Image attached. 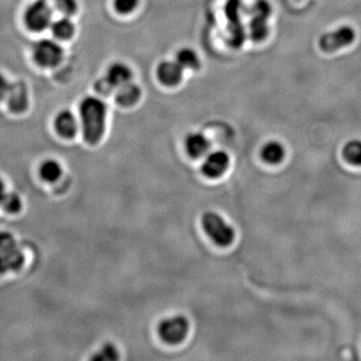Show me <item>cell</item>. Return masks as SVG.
I'll list each match as a JSON object with an SVG mask.
<instances>
[{"mask_svg": "<svg viewBox=\"0 0 361 361\" xmlns=\"http://www.w3.org/2000/svg\"><path fill=\"white\" fill-rule=\"evenodd\" d=\"M80 117L84 140L90 145H97L106 130V104L99 97H86L80 104Z\"/></svg>", "mask_w": 361, "mask_h": 361, "instance_id": "1", "label": "cell"}, {"mask_svg": "<svg viewBox=\"0 0 361 361\" xmlns=\"http://www.w3.org/2000/svg\"><path fill=\"white\" fill-rule=\"evenodd\" d=\"M202 227L211 240L220 247H226L234 242V229L217 213H205L202 217Z\"/></svg>", "mask_w": 361, "mask_h": 361, "instance_id": "2", "label": "cell"}, {"mask_svg": "<svg viewBox=\"0 0 361 361\" xmlns=\"http://www.w3.org/2000/svg\"><path fill=\"white\" fill-rule=\"evenodd\" d=\"M189 328L190 324L188 319L182 315H178L161 321L158 325V334L164 342L178 345L188 336Z\"/></svg>", "mask_w": 361, "mask_h": 361, "instance_id": "3", "label": "cell"}, {"mask_svg": "<svg viewBox=\"0 0 361 361\" xmlns=\"http://www.w3.org/2000/svg\"><path fill=\"white\" fill-rule=\"evenodd\" d=\"M25 25L32 32H43L51 25L52 10L47 0H36L25 13Z\"/></svg>", "mask_w": 361, "mask_h": 361, "instance_id": "4", "label": "cell"}, {"mask_svg": "<svg viewBox=\"0 0 361 361\" xmlns=\"http://www.w3.org/2000/svg\"><path fill=\"white\" fill-rule=\"evenodd\" d=\"M34 60L43 67H54L60 65L64 58V49L60 43L52 39H40L32 49Z\"/></svg>", "mask_w": 361, "mask_h": 361, "instance_id": "5", "label": "cell"}, {"mask_svg": "<svg viewBox=\"0 0 361 361\" xmlns=\"http://www.w3.org/2000/svg\"><path fill=\"white\" fill-rule=\"evenodd\" d=\"M356 39V30L351 26H340L334 32H326L319 38L318 43L321 51L334 52L349 47Z\"/></svg>", "mask_w": 361, "mask_h": 361, "instance_id": "6", "label": "cell"}, {"mask_svg": "<svg viewBox=\"0 0 361 361\" xmlns=\"http://www.w3.org/2000/svg\"><path fill=\"white\" fill-rule=\"evenodd\" d=\"M270 5L266 0H258L253 8V16L250 21V36L256 41H261L268 34L267 19L270 14Z\"/></svg>", "mask_w": 361, "mask_h": 361, "instance_id": "7", "label": "cell"}, {"mask_svg": "<svg viewBox=\"0 0 361 361\" xmlns=\"http://www.w3.org/2000/svg\"><path fill=\"white\" fill-rule=\"evenodd\" d=\"M229 156L223 151L213 152L209 154L202 165V172L207 178L217 179L221 177L228 166H229Z\"/></svg>", "mask_w": 361, "mask_h": 361, "instance_id": "8", "label": "cell"}, {"mask_svg": "<svg viewBox=\"0 0 361 361\" xmlns=\"http://www.w3.org/2000/svg\"><path fill=\"white\" fill-rule=\"evenodd\" d=\"M184 69L177 60H164L156 67V77L161 84L167 86H175L179 84L183 78Z\"/></svg>", "mask_w": 361, "mask_h": 361, "instance_id": "9", "label": "cell"}, {"mask_svg": "<svg viewBox=\"0 0 361 361\" xmlns=\"http://www.w3.org/2000/svg\"><path fill=\"white\" fill-rule=\"evenodd\" d=\"M13 114H23L28 108V91L23 82H13L12 91L6 99Z\"/></svg>", "mask_w": 361, "mask_h": 361, "instance_id": "10", "label": "cell"}, {"mask_svg": "<svg viewBox=\"0 0 361 361\" xmlns=\"http://www.w3.org/2000/svg\"><path fill=\"white\" fill-rule=\"evenodd\" d=\"M25 254L19 247L0 251V275L19 271L25 264Z\"/></svg>", "mask_w": 361, "mask_h": 361, "instance_id": "11", "label": "cell"}, {"mask_svg": "<svg viewBox=\"0 0 361 361\" xmlns=\"http://www.w3.org/2000/svg\"><path fill=\"white\" fill-rule=\"evenodd\" d=\"M54 129L62 138L73 139L78 129L77 117L71 110H62L54 119Z\"/></svg>", "mask_w": 361, "mask_h": 361, "instance_id": "12", "label": "cell"}, {"mask_svg": "<svg viewBox=\"0 0 361 361\" xmlns=\"http://www.w3.org/2000/svg\"><path fill=\"white\" fill-rule=\"evenodd\" d=\"M132 71L129 65L123 62H115L108 67L104 80L113 89H117L132 82Z\"/></svg>", "mask_w": 361, "mask_h": 361, "instance_id": "13", "label": "cell"}, {"mask_svg": "<svg viewBox=\"0 0 361 361\" xmlns=\"http://www.w3.org/2000/svg\"><path fill=\"white\" fill-rule=\"evenodd\" d=\"M185 148L191 158L199 159L208 153L210 149V142L203 134L192 132L187 137L185 141Z\"/></svg>", "mask_w": 361, "mask_h": 361, "instance_id": "14", "label": "cell"}, {"mask_svg": "<svg viewBox=\"0 0 361 361\" xmlns=\"http://www.w3.org/2000/svg\"><path fill=\"white\" fill-rule=\"evenodd\" d=\"M141 95H142V91H141L140 86L130 82L117 88L116 101L119 106L129 108L140 101Z\"/></svg>", "mask_w": 361, "mask_h": 361, "instance_id": "15", "label": "cell"}, {"mask_svg": "<svg viewBox=\"0 0 361 361\" xmlns=\"http://www.w3.org/2000/svg\"><path fill=\"white\" fill-rule=\"evenodd\" d=\"M284 156L283 145L279 142H276V141H271V142L265 143L261 150V156L267 164H279L283 160Z\"/></svg>", "mask_w": 361, "mask_h": 361, "instance_id": "16", "label": "cell"}, {"mask_svg": "<svg viewBox=\"0 0 361 361\" xmlns=\"http://www.w3.org/2000/svg\"><path fill=\"white\" fill-rule=\"evenodd\" d=\"M51 28L52 34L56 38L62 39V40L73 38L75 32V25L69 19V16L62 17V19L52 21Z\"/></svg>", "mask_w": 361, "mask_h": 361, "instance_id": "17", "label": "cell"}, {"mask_svg": "<svg viewBox=\"0 0 361 361\" xmlns=\"http://www.w3.org/2000/svg\"><path fill=\"white\" fill-rule=\"evenodd\" d=\"M62 173V166L54 160H47L39 167V176L47 183L56 182L60 179Z\"/></svg>", "mask_w": 361, "mask_h": 361, "instance_id": "18", "label": "cell"}, {"mask_svg": "<svg viewBox=\"0 0 361 361\" xmlns=\"http://www.w3.org/2000/svg\"><path fill=\"white\" fill-rule=\"evenodd\" d=\"M176 60L184 69H197L201 65L197 52L192 49H189V47L180 49L176 54Z\"/></svg>", "mask_w": 361, "mask_h": 361, "instance_id": "19", "label": "cell"}, {"mask_svg": "<svg viewBox=\"0 0 361 361\" xmlns=\"http://www.w3.org/2000/svg\"><path fill=\"white\" fill-rule=\"evenodd\" d=\"M342 155L349 164L361 166V141L351 140L345 143Z\"/></svg>", "mask_w": 361, "mask_h": 361, "instance_id": "20", "label": "cell"}, {"mask_svg": "<svg viewBox=\"0 0 361 361\" xmlns=\"http://www.w3.org/2000/svg\"><path fill=\"white\" fill-rule=\"evenodd\" d=\"M0 207L6 213L16 214L23 208V202H21V197L16 193L6 192L1 201H0Z\"/></svg>", "mask_w": 361, "mask_h": 361, "instance_id": "21", "label": "cell"}, {"mask_svg": "<svg viewBox=\"0 0 361 361\" xmlns=\"http://www.w3.org/2000/svg\"><path fill=\"white\" fill-rule=\"evenodd\" d=\"M119 356L114 345L106 343L97 352L91 360L95 361H114L119 360Z\"/></svg>", "mask_w": 361, "mask_h": 361, "instance_id": "22", "label": "cell"}, {"mask_svg": "<svg viewBox=\"0 0 361 361\" xmlns=\"http://www.w3.org/2000/svg\"><path fill=\"white\" fill-rule=\"evenodd\" d=\"M54 6L65 16H71L78 12L77 0H54Z\"/></svg>", "mask_w": 361, "mask_h": 361, "instance_id": "23", "label": "cell"}, {"mask_svg": "<svg viewBox=\"0 0 361 361\" xmlns=\"http://www.w3.org/2000/svg\"><path fill=\"white\" fill-rule=\"evenodd\" d=\"M140 0H114L115 8L121 14H128L138 8Z\"/></svg>", "mask_w": 361, "mask_h": 361, "instance_id": "24", "label": "cell"}, {"mask_svg": "<svg viewBox=\"0 0 361 361\" xmlns=\"http://www.w3.org/2000/svg\"><path fill=\"white\" fill-rule=\"evenodd\" d=\"M16 246V241L13 235L8 232H0V251L12 249Z\"/></svg>", "mask_w": 361, "mask_h": 361, "instance_id": "25", "label": "cell"}, {"mask_svg": "<svg viewBox=\"0 0 361 361\" xmlns=\"http://www.w3.org/2000/svg\"><path fill=\"white\" fill-rule=\"evenodd\" d=\"M12 88V82H10V80L0 73V101H6Z\"/></svg>", "mask_w": 361, "mask_h": 361, "instance_id": "26", "label": "cell"}, {"mask_svg": "<svg viewBox=\"0 0 361 361\" xmlns=\"http://www.w3.org/2000/svg\"><path fill=\"white\" fill-rule=\"evenodd\" d=\"M5 186H4V183L2 182L1 179H0V201H1L2 198L4 197V195H5Z\"/></svg>", "mask_w": 361, "mask_h": 361, "instance_id": "27", "label": "cell"}]
</instances>
